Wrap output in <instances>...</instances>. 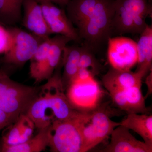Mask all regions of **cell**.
Instances as JSON below:
<instances>
[{"label": "cell", "mask_w": 152, "mask_h": 152, "mask_svg": "<svg viewBox=\"0 0 152 152\" xmlns=\"http://www.w3.org/2000/svg\"><path fill=\"white\" fill-rule=\"evenodd\" d=\"M114 0H70L67 16L77 27L80 40L92 51L113 35Z\"/></svg>", "instance_id": "obj_1"}, {"label": "cell", "mask_w": 152, "mask_h": 152, "mask_svg": "<svg viewBox=\"0 0 152 152\" xmlns=\"http://www.w3.org/2000/svg\"><path fill=\"white\" fill-rule=\"evenodd\" d=\"M61 61L56 72L39 88L26 113L39 130L50 126L55 121L72 118L82 113L72 107L64 92L60 72Z\"/></svg>", "instance_id": "obj_2"}, {"label": "cell", "mask_w": 152, "mask_h": 152, "mask_svg": "<svg viewBox=\"0 0 152 152\" xmlns=\"http://www.w3.org/2000/svg\"><path fill=\"white\" fill-rule=\"evenodd\" d=\"M114 5L113 35L140 34L146 27L152 14L148 0H114Z\"/></svg>", "instance_id": "obj_3"}, {"label": "cell", "mask_w": 152, "mask_h": 152, "mask_svg": "<svg viewBox=\"0 0 152 152\" xmlns=\"http://www.w3.org/2000/svg\"><path fill=\"white\" fill-rule=\"evenodd\" d=\"M107 107L98 106L91 111L83 112L79 117L80 130L84 144L85 152L90 151L110 135L121 125L111 119Z\"/></svg>", "instance_id": "obj_4"}, {"label": "cell", "mask_w": 152, "mask_h": 152, "mask_svg": "<svg viewBox=\"0 0 152 152\" xmlns=\"http://www.w3.org/2000/svg\"><path fill=\"white\" fill-rule=\"evenodd\" d=\"M39 88L17 83L9 76L4 77L0 79V109L15 122L26 114Z\"/></svg>", "instance_id": "obj_5"}, {"label": "cell", "mask_w": 152, "mask_h": 152, "mask_svg": "<svg viewBox=\"0 0 152 152\" xmlns=\"http://www.w3.org/2000/svg\"><path fill=\"white\" fill-rule=\"evenodd\" d=\"M78 116L55 121L50 126L48 147L53 152H85Z\"/></svg>", "instance_id": "obj_6"}, {"label": "cell", "mask_w": 152, "mask_h": 152, "mask_svg": "<svg viewBox=\"0 0 152 152\" xmlns=\"http://www.w3.org/2000/svg\"><path fill=\"white\" fill-rule=\"evenodd\" d=\"M11 43L1 62L8 65L21 66L30 61L43 39L16 27L7 28Z\"/></svg>", "instance_id": "obj_7"}, {"label": "cell", "mask_w": 152, "mask_h": 152, "mask_svg": "<svg viewBox=\"0 0 152 152\" xmlns=\"http://www.w3.org/2000/svg\"><path fill=\"white\" fill-rule=\"evenodd\" d=\"M67 87L68 100L77 110L89 112L100 105L103 91L94 77L86 80L73 81Z\"/></svg>", "instance_id": "obj_8"}, {"label": "cell", "mask_w": 152, "mask_h": 152, "mask_svg": "<svg viewBox=\"0 0 152 152\" xmlns=\"http://www.w3.org/2000/svg\"><path fill=\"white\" fill-rule=\"evenodd\" d=\"M107 58L111 67L131 70L138 61L137 42L130 38L118 36L107 41Z\"/></svg>", "instance_id": "obj_9"}, {"label": "cell", "mask_w": 152, "mask_h": 152, "mask_svg": "<svg viewBox=\"0 0 152 152\" xmlns=\"http://www.w3.org/2000/svg\"><path fill=\"white\" fill-rule=\"evenodd\" d=\"M39 4L51 34L62 35L69 38L72 41L80 42V39L77 30L64 10L50 2Z\"/></svg>", "instance_id": "obj_10"}, {"label": "cell", "mask_w": 152, "mask_h": 152, "mask_svg": "<svg viewBox=\"0 0 152 152\" xmlns=\"http://www.w3.org/2000/svg\"><path fill=\"white\" fill-rule=\"evenodd\" d=\"M130 130L121 125L118 126L111 134L110 143L103 152H152V146L140 141L133 136Z\"/></svg>", "instance_id": "obj_11"}, {"label": "cell", "mask_w": 152, "mask_h": 152, "mask_svg": "<svg viewBox=\"0 0 152 152\" xmlns=\"http://www.w3.org/2000/svg\"><path fill=\"white\" fill-rule=\"evenodd\" d=\"M23 7L24 26L42 39L50 37L52 34L45 20L41 5L36 0H23Z\"/></svg>", "instance_id": "obj_12"}, {"label": "cell", "mask_w": 152, "mask_h": 152, "mask_svg": "<svg viewBox=\"0 0 152 152\" xmlns=\"http://www.w3.org/2000/svg\"><path fill=\"white\" fill-rule=\"evenodd\" d=\"M141 84L130 87L124 91L110 94L117 107L128 113H146L145 98L142 94Z\"/></svg>", "instance_id": "obj_13"}, {"label": "cell", "mask_w": 152, "mask_h": 152, "mask_svg": "<svg viewBox=\"0 0 152 152\" xmlns=\"http://www.w3.org/2000/svg\"><path fill=\"white\" fill-rule=\"evenodd\" d=\"M143 78V76L137 72L120 70L111 67L104 75L102 81L104 87L110 94L141 84Z\"/></svg>", "instance_id": "obj_14"}, {"label": "cell", "mask_w": 152, "mask_h": 152, "mask_svg": "<svg viewBox=\"0 0 152 152\" xmlns=\"http://www.w3.org/2000/svg\"><path fill=\"white\" fill-rule=\"evenodd\" d=\"M34 128L29 117L26 114H22L3 136L2 145H15L24 142L33 137Z\"/></svg>", "instance_id": "obj_15"}, {"label": "cell", "mask_w": 152, "mask_h": 152, "mask_svg": "<svg viewBox=\"0 0 152 152\" xmlns=\"http://www.w3.org/2000/svg\"><path fill=\"white\" fill-rule=\"evenodd\" d=\"M72 41L69 38L57 34L52 38L46 61L40 76L39 83L51 77L62 59L63 50L68 43Z\"/></svg>", "instance_id": "obj_16"}, {"label": "cell", "mask_w": 152, "mask_h": 152, "mask_svg": "<svg viewBox=\"0 0 152 152\" xmlns=\"http://www.w3.org/2000/svg\"><path fill=\"white\" fill-rule=\"evenodd\" d=\"M137 42L138 61L136 72L145 77L152 71V27L147 25Z\"/></svg>", "instance_id": "obj_17"}, {"label": "cell", "mask_w": 152, "mask_h": 152, "mask_svg": "<svg viewBox=\"0 0 152 152\" xmlns=\"http://www.w3.org/2000/svg\"><path fill=\"white\" fill-rule=\"evenodd\" d=\"M121 125L135 132L147 145L152 146V116L145 114L128 113Z\"/></svg>", "instance_id": "obj_18"}, {"label": "cell", "mask_w": 152, "mask_h": 152, "mask_svg": "<svg viewBox=\"0 0 152 152\" xmlns=\"http://www.w3.org/2000/svg\"><path fill=\"white\" fill-rule=\"evenodd\" d=\"M50 140V126L39 129L34 137L26 141L15 145H1L2 152H40L48 147Z\"/></svg>", "instance_id": "obj_19"}, {"label": "cell", "mask_w": 152, "mask_h": 152, "mask_svg": "<svg viewBox=\"0 0 152 152\" xmlns=\"http://www.w3.org/2000/svg\"><path fill=\"white\" fill-rule=\"evenodd\" d=\"M81 53V47L68 46L63 50L62 62L64 72L61 76L63 86L67 87L76 77L79 68V62Z\"/></svg>", "instance_id": "obj_20"}, {"label": "cell", "mask_w": 152, "mask_h": 152, "mask_svg": "<svg viewBox=\"0 0 152 152\" xmlns=\"http://www.w3.org/2000/svg\"><path fill=\"white\" fill-rule=\"evenodd\" d=\"M23 0H0V23L12 26L22 18Z\"/></svg>", "instance_id": "obj_21"}, {"label": "cell", "mask_w": 152, "mask_h": 152, "mask_svg": "<svg viewBox=\"0 0 152 152\" xmlns=\"http://www.w3.org/2000/svg\"><path fill=\"white\" fill-rule=\"evenodd\" d=\"M51 42L52 38L44 40L30 60V75L36 83H39L40 76L45 64Z\"/></svg>", "instance_id": "obj_22"}, {"label": "cell", "mask_w": 152, "mask_h": 152, "mask_svg": "<svg viewBox=\"0 0 152 152\" xmlns=\"http://www.w3.org/2000/svg\"><path fill=\"white\" fill-rule=\"evenodd\" d=\"M89 70L94 76L99 72L101 65L93 54V51L85 45L81 47L79 69Z\"/></svg>", "instance_id": "obj_23"}, {"label": "cell", "mask_w": 152, "mask_h": 152, "mask_svg": "<svg viewBox=\"0 0 152 152\" xmlns=\"http://www.w3.org/2000/svg\"><path fill=\"white\" fill-rule=\"evenodd\" d=\"M11 43L10 34L7 28L0 25V53H4L9 50Z\"/></svg>", "instance_id": "obj_24"}, {"label": "cell", "mask_w": 152, "mask_h": 152, "mask_svg": "<svg viewBox=\"0 0 152 152\" xmlns=\"http://www.w3.org/2000/svg\"><path fill=\"white\" fill-rule=\"evenodd\" d=\"M94 77V76L93 75L89 70L86 69L81 68V69H79L77 76L72 81L75 80H86Z\"/></svg>", "instance_id": "obj_25"}, {"label": "cell", "mask_w": 152, "mask_h": 152, "mask_svg": "<svg viewBox=\"0 0 152 152\" xmlns=\"http://www.w3.org/2000/svg\"><path fill=\"white\" fill-rule=\"evenodd\" d=\"M12 123L13 122L10 118L0 109V131Z\"/></svg>", "instance_id": "obj_26"}, {"label": "cell", "mask_w": 152, "mask_h": 152, "mask_svg": "<svg viewBox=\"0 0 152 152\" xmlns=\"http://www.w3.org/2000/svg\"><path fill=\"white\" fill-rule=\"evenodd\" d=\"M146 84L147 88H148V92H147V95H146L145 97L147 98L149 95L152 94V71L148 74L147 75L146 79L145 81Z\"/></svg>", "instance_id": "obj_27"}, {"label": "cell", "mask_w": 152, "mask_h": 152, "mask_svg": "<svg viewBox=\"0 0 152 152\" xmlns=\"http://www.w3.org/2000/svg\"><path fill=\"white\" fill-rule=\"evenodd\" d=\"M36 1H37L39 4L45 2H50L53 4H58L61 6H66L70 0H36Z\"/></svg>", "instance_id": "obj_28"}, {"label": "cell", "mask_w": 152, "mask_h": 152, "mask_svg": "<svg viewBox=\"0 0 152 152\" xmlns=\"http://www.w3.org/2000/svg\"><path fill=\"white\" fill-rule=\"evenodd\" d=\"M7 76H9L7 72L5 69H0V79Z\"/></svg>", "instance_id": "obj_29"}, {"label": "cell", "mask_w": 152, "mask_h": 152, "mask_svg": "<svg viewBox=\"0 0 152 152\" xmlns=\"http://www.w3.org/2000/svg\"><path fill=\"white\" fill-rule=\"evenodd\" d=\"M0 152H1V145H0Z\"/></svg>", "instance_id": "obj_30"}]
</instances>
